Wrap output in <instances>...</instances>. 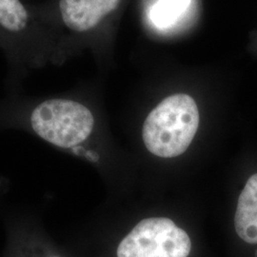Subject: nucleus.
Instances as JSON below:
<instances>
[{
    "mask_svg": "<svg viewBox=\"0 0 257 257\" xmlns=\"http://www.w3.org/2000/svg\"><path fill=\"white\" fill-rule=\"evenodd\" d=\"M0 51L7 64V93H19L33 72L61 65L53 31L35 5L22 0H0Z\"/></svg>",
    "mask_w": 257,
    "mask_h": 257,
    "instance_id": "nucleus-1",
    "label": "nucleus"
},
{
    "mask_svg": "<svg viewBox=\"0 0 257 257\" xmlns=\"http://www.w3.org/2000/svg\"><path fill=\"white\" fill-rule=\"evenodd\" d=\"M199 126V111L192 96L177 93L152 110L143 125L145 146L155 156L173 158L184 154Z\"/></svg>",
    "mask_w": 257,
    "mask_h": 257,
    "instance_id": "nucleus-2",
    "label": "nucleus"
},
{
    "mask_svg": "<svg viewBox=\"0 0 257 257\" xmlns=\"http://www.w3.org/2000/svg\"><path fill=\"white\" fill-rule=\"evenodd\" d=\"M122 0H48L34 4L37 13L55 35L61 63L65 50L74 37L97 32L119 7Z\"/></svg>",
    "mask_w": 257,
    "mask_h": 257,
    "instance_id": "nucleus-3",
    "label": "nucleus"
},
{
    "mask_svg": "<svg viewBox=\"0 0 257 257\" xmlns=\"http://www.w3.org/2000/svg\"><path fill=\"white\" fill-rule=\"evenodd\" d=\"M191 239L174 221L152 217L140 221L120 242L117 257H188Z\"/></svg>",
    "mask_w": 257,
    "mask_h": 257,
    "instance_id": "nucleus-4",
    "label": "nucleus"
},
{
    "mask_svg": "<svg viewBox=\"0 0 257 257\" xmlns=\"http://www.w3.org/2000/svg\"><path fill=\"white\" fill-rule=\"evenodd\" d=\"M234 227L243 241L257 244V174L248 178L239 195Z\"/></svg>",
    "mask_w": 257,
    "mask_h": 257,
    "instance_id": "nucleus-5",
    "label": "nucleus"
},
{
    "mask_svg": "<svg viewBox=\"0 0 257 257\" xmlns=\"http://www.w3.org/2000/svg\"><path fill=\"white\" fill-rule=\"evenodd\" d=\"M16 214L19 218L24 232L32 257H64L54 250H47L45 243H40L41 226L37 211L28 208H16Z\"/></svg>",
    "mask_w": 257,
    "mask_h": 257,
    "instance_id": "nucleus-6",
    "label": "nucleus"
},
{
    "mask_svg": "<svg viewBox=\"0 0 257 257\" xmlns=\"http://www.w3.org/2000/svg\"><path fill=\"white\" fill-rule=\"evenodd\" d=\"M190 1L191 0H159L153 9V20L160 27H166L174 23L187 9Z\"/></svg>",
    "mask_w": 257,
    "mask_h": 257,
    "instance_id": "nucleus-7",
    "label": "nucleus"
}]
</instances>
